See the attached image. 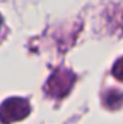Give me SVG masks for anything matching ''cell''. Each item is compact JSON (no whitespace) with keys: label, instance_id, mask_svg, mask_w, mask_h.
Segmentation results:
<instances>
[{"label":"cell","instance_id":"6da1fadb","mask_svg":"<svg viewBox=\"0 0 123 124\" xmlns=\"http://www.w3.org/2000/svg\"><path fill=\"white\" fill-rule=\"evenodd\" d=\"M29 111V107L26 104V101L15 98V100H9L3 104L0 114H1V120L4 123L9 121H18L22 117H25Z\"/></svg>","mask_w":123,"mask_h":124},{"label":"cell","instance_id":"7a4b0ae2","mask_svg":"<svg viewBox=\"0 0 123 124\" xmlns=\"http://www.w3.org/2000/svg\"><path fill=\"white\" fill-rule=\"evenodd\" d=\"M113 75H114L116 78H119L120 81H123V58L119 59L117 63L114 65V68H113Z\"/></svg>","mask_w":123,"mask_h":124}]
</instances>
